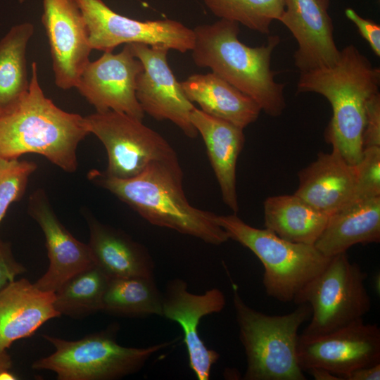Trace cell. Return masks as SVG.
<instances>
[{
	"mask_svg": "<svg viewBox=\"0 0 380 380\" xmlns=\"http://www.w3.org/2000/svg\"><path fill=\"white\" fill-rule=\"evenodd\" d=\"M379 86L380 69L353 44L341 50L334 65L301 72L298 79V92L317 93L329 102L332 117L325 139L351 165L362 158L365 105Z\"/></svg>",
	"mask_w": 380,
	"mask_h": 380,
	"instance_id": "cell-4",
	"label": "cell"
},
{
	"mask_svg": "<svg viewBox=\"0 0 380 380\" xmlns=\"http://www.w3.org/2000/svg\"><path fill=\"white\" fill-rule=\"evenodd\" d=\"M233 305L246 357L245 380H305L297 357L298 329L311 315L308 304L290 313L269 315L248 304L233 284Z\"/></svg>",
	"mask_w": 380,
	"mask_h": 380,
	"instance_id": "cell-5",
	"label": "cell"
},
{
	"mask_svg": "<svg viewBox=\"0 0 380 380\" xmlns=\"http://www.w3.org/2000/svg\"><path fill=\"white\" fill-rule=\"evenodd\" d=\"M12 362L7 352L0 353V373L3 371L11 369Z\"/></svg>",
	"mask_w": 380,
	"mask_h": 380,
	"instance_id": "cell-36",
	"label": "cell"
},
{
	"mask_svg": "<svg viewBox=\"0 0 380 380\" xmlns=\"http://www.w3.org/2000/svg\"><path fill=\"white\" fill-rule=\"evenodd\" d=\"M89 134L84 117L62 110L45 96L33 62L28 91L0 115V157L37 153L72 173L78 167L77 146Z\"/></svg>",
	"mask_w": 380,
	"mask_h": 380,
	"instance_id": "cell-2",
	"label": "cell"
},
{
	"mask_svg": "<svg viewBox=\"0 0 380 380\" xmlns=\"http://www.w3.org/2000/svg\"><path fill=\"white\" fill-rule=\"evenodd\" d=\"M380 241V196L346 205L331 215L315 246L331 258L358 243Z\"/></svg>",
	"mask_w": 380,
	"mask_h": 380,
	"instance_id": "cell-22",
	"label": "cell"
},
{
	"mask_svg": "<svg viewBox=\"0 0 380 380\" xmlns=\"http://www.w3.org/2000/svg\"><path fill=\"white\" fill-rule=\"evenodd\" d=\"M143 69L127 44L119 53L103 52L96 61H89L75 88L96 112L113 110L142 120L145 113L137 100L136 87Z\"/></svg>",
	"mask_w": 380,
	"mask_h": 380,
	"instance_id": "cell-12",
	"label": "cell"
},
{
	"mask_svg": "<svg viewBox=\"0 0 380 380\" xmlns=\"http://www.w3.org/2000/svg\"><path fill=\"white\" fill-rule=\"evenodd\" d=\"M129 317L163 316V296L154 277L110 278L102 310Z\"/></svg>",
	"mask_w": 380,
	"mask_h": 380,
	"instance_id": "cell-26",
	"label": "cell"
},
{
	"mask_svg": "<svg viewBox=\"0 0 380 380\" xmlns=\"http://www.w3.org/2000/svg\"><path fill=\"white\" fill-rule=\"evenodd\" d=\"M362 145L363 149L373 146H380L379 92L371 96L366 102Z\"/></svg>",
	"mask_w": 380,
	"mask_h": 380,
	"instance_id": "cell-31",
	"label": "cell"
},
{
	"mask_svg": "<svg viewBox=\"0 0 380 380\" xmlns=\"http://www.w3.org/2000/svg\"><path fill=\"white\" fill-rule=\"evenodd\" d=\"M304 372L308 373L316 380H341L339 376L323 368L310 367Z\"/></svg>",
	"mask_w": 380,
	"mask_h": 380,
	"instance_id": "cell-35",
	"label": "cell"
},
{
	"mask_svg": "<svg viewBox=\"0 0 380 380\" xmlns=\"http://www.w3.org/2000/svg\"><path fill=\"white\" fill-rule=\"evenodd\" d=\"M46 34L56 86L75 88L92 49L84 17L76 0H43Z\"/></svg>",
	"mask_w": 380,
	"mask_h": 380,
	"instance_id": "cell-14",
	"label": "cell"
},
{
	"mask_svg": "<svg viewBox=\"0 0 380 380\" xmlns=\"http://www.w3.org/2000/svg\"><path fill=\"white\" fill-rule=\"evenodd\" d=\"M239 25L220 19L196 27L193 61L248 95L268 115L278 117L286 107L284 84L275 80L271 58L280 39L272 35L262 46H247L239 39Z\"/></svg>",
	"mask_w": 380,
	"mask_h": 380,
	"instance_id": "cell-3",
	"label": "cell"
},
{
	"mask_svg": "<svg viewBox=\"0 0 380 380\" xmlns=\"http://www.w3.org/2000/svg\"><path fill=\"white\" fill-rule=\"evenodd\" d=\"M346 17L357 27L359 33L369 44L376 56H380V26L373 20L360 16L355 10L348 8Z\"/></svg>",
	"mask_w": 380,
	"mask_h": 380,
	"instance_id": "cell-32",
	"label": "cell"
},
{
	"mask_svg": "<svg viewBox=\"0 0 380 380\" xmlns=\"http://www.w3.org/2000/svg\"><path fill=\"white\" fill-rule=\"evenodd\" d=\"M329 5V0H285L279 21L297 42L293 58L300 73L331 67L339 58Z\"/></svg>",
	"mask_w": 380,
	"mask_h": 380,
	"instance_id": "cell-16",
	"label": "cell"
},
{
	"mask_svg": "<svg viewBox=\"0 0 380 380\" xmlns=\"http://www.w3.org/2000/svg\"><path fill=\"white\" fill-rule=\"evenodd\" d=\"M37 165L19 158L0 157V223L9 206L24 195L28 180Z\"/></svg>",
	"mask_w": 380,
	"mask_h": 380,
	"instance_id": "cell-29",
	"label": "cell"
},
{
	"mask_svg": "<svg viewBox=\"0 0 380 380\" xmlns=\"http://www.w3.org/2000/svg\"><path fill=\"white\" fill-rule=\"evenodd\" d=\"M54 299V292L41 290L25 278L6 284L0 290V353L60 317Z\"/></svg>",
	"mask_w": 380,
	"mask_h": 380,
	"instance_id": "cell-18",
	"label": "cell"
},
{
	"mask_svg": "<svg viewBox=\"0 0 380 380\" xmlns=\"http://www.w3.org/2000/svg\"><path fill=\"white\" fill-rule=\"evenodd\" d=\"M341 380H379L380 362L359 367L341 376Z\"/></svg>",
	"mask_w": 380,
	"mask_h": 380,
	"instance_id": "cell-34",
	"label": "cell"
},
{
	"mask_svg": "<svg viewBox=\"0 0 380 380\" xmlns=\"http://www.w3.org/2000/svg\"><path fill=\"white\" fill-rule=\"evenodd\" d=\"M88 131L104 146L108 166L106 176L127 179L141 172L155 161L179 163L169 142L146 126L141 120L124 113L108 110L84 117Z\"/></svg>",
	"mask_w": 380,
	"mask_h": 380,
	"instance_id": "cell-9",
	"label": "cell"
},
{
	"mask_svg": "<svg viewBox=\"0 0 380 380\" xmlns=\"http://www.w3.org/2000/svg\"><path fill=\"white\" fill-rule=\"evenodd\" d=\"M163 296V317L177 322L184 334L189 365L198 380H208L212 367L220 354L208 348L198 334L201 319L221 312L226 305L224 293L217 288L202 294L188 291L187 283L181 279L167 281Z\"/></svg>",
	"mask_w": 380,
	"mask_h": 380,
	"instance_id": "cell-15",
	"label": "cell"
},
{
	"mask_svg": "<svg viewBox=\"0 0 380 380\" xmlns=\"http://www.w3.org/2000/svg\"><path fill=\"white\" fill-rule=\"evenodd\" d=\"M217 223L232 239L248 248L264 267L266 293L283 303L292 302L300 290L327 265L331 258L314 245L293 243L270 230L253 227L236 213L217 215Z\"/></svg>",
	"mask_w": 380,
	"mask_h": 380,
	"instance_id": "cell-6",
	"label": "cell"
},
{
	"mask_svg": "<svg viewBox=\"0 0 380 380\" xmlns=\"http://www.w3.org/2000/svg\"><path fill=\"white\" fill-rule=\"evenodd\" d=\"M366 278L367 274L350 261L346 252L331 257L293 300L311 308L310 322L299 336L317 337L363 320L372 308Z\"/></svg>",
	"mask_w": 380,
	"mask_h": 380,
	"instance_id": "cell-8",
	"label": "cell"
},
{
	"mask_svg": "<svg viewBox=\"0 0 380 380\" xmlns=\"http://www.w3.org/2000/svg\"><path fill=\"white\" fill-rule=\"evenodd\" d=\"M208 9L220 19L242 24L245 27L269 34L274 20H279L285 0H203Z\"/></svg>",
	"mask_w": 380,
	"mask_h": 380,
	"instance_id": "cell-28",
	"label": "cell"
},
{
	"mask_svg": "<svg viewBox=\"0 0 380 380\" xmlns=\"http://www.w3.org/2000/svg\"><path fill=\"white\" fill-rule=\"evenodd\" d=\"M181 85L201 110L242 129L256 121L261 111L254 100L213 72L191 75Z\"/></svg>",
	"mask_w": 380,
	"mask_h": 380,
	"instance_id": "cell-23",
	"label": "cell"
},
{
	"mask_svg": "<svg viewBox=\"0 0 380 380\" xmlns=\"http://www.w3.org/2000/svg\"><path fill=\"white\" fill-rule=\"evenodd\" d=\"M263 208L265 228L297 243L315 245L329 219L295 194L270 196Z\"/></svg>",
	"mask_w": 380,
	"mask_h": 380,
	"instance_id": "cell-24",
	"label": "cell"
},
{
	"mask_svg": "<svg viewBox=\"0 0 380 380\" xmlns=\"http://www.w3.org/2000/svg\"><path fill=\"white\" fill-rule=\"evenodd\" d=\"M34 26L13 25L0 40V115L13 107L29 89L26 52Z\"/></svg>",
	"mask_w": 380,
	"mask_h": 380,
	"instance_id": "cell-25",
	"label": "cell"
},
{
	"mask_svg": "<svg viewBox=\"0 0 380 380\" xmlns=\"http://www.w3.org/2000/svg\"><path fill=\"white\" fill-rule=\"evenodd\" d=\"M294 193L329 217L345 207L353 194L356 166L348 163L339 150L319 153L317 159L298 174Z\"/></svg>",
	"mask_w": 380,
	"mask_h": 380,
	"instance_id": "cell-19",
	"label": "cell"
},
{
	"mask_svg": "<svg viewBox=\"0 0 380 380\" xmlns=\"http://www.w3.org/2000/svg\"><path fill=\"white\" fill-rule=\"evenodd\" d=\"M116 327L77 341L50 335L43 337L55 348L34 361L32 368L51 371L59 380H115L140 371L151 357L173 341L145 348L125 347L116 341Z\"/></svg>",
	"mask_w": 380,
	"mask_h": 380,
	"instance_id": "cell-7",
	"label": "cell"
},
{
	"mask_svg": "<svg viewBox=\"0 0 380 380\" xmlns=\"http://www.w3.org/2000/svg\"><path fill=\"white\" fill-rule=\"evenodd\" d=\"M28 213L44 234L49 259L46 272L34 283L37 288L55 292L71 277L95 265L88 245L62 224L43 189L30 195Z\"/></svg>",
	"mask_w": 380,
	"mask_h": 380,
	"instance_id": "cell-17",
	"label": "cell"
},
{
	"mask_svg": "<svg viewBox=\"0 0 380 380\" xmlns=\"http://www.w3.org/2000/svg\"><path fill=\"white\" fill-rule=\"evenodd\" d=\"M355 166V188L346 205L380 196V146L364 148L362 158Z\"/></svg>",
	"mask_w": 380,
	"mask_h": 380,
	"instance_id": "cell-30",
	"label": "cell"
},
{
	"mask_svg": "<svg viewBox=\"0 0 380 380\" xmlns=\"http://www.w3.org/2000/svg\"><path fill=\"white\" fill-rule=\"evenodd\" d=\"M20 3H23L25 0H19Z\"/></svg>",
	"mask_w": 380,
	"mask_h": 380,
	"instance_id": "cell-37",
	"label": "cell"
},
{
	"mask_svg": "<svg viewBox=\"0 0 380 380\" xmlns=\"http://www.w3.org/2000/svg\"><path fill=\"white\" fill-rule=\"evenodd\" d=\"M129 45L144 67L136 87L137 98L144 113L157 120H170L187 137L195 138L198 132L190 120L195 106L186 96L181 82L168 64L169 49L141 43Z\"/></svg>",
	"mask_w": 380,
	"mask_h": 380,
	"instance_id": "cell-11",
	"label": "cell"
},
{
	"mask_svg": "<svg viewBox=\"0 0 380 380\" xmlns=\"http://www.w3.org/2000/svg\"><path fill=\"white\" fill-rule=\"evenodd\" d=\"M110 277L94 265L68 279L55 292L54 307L60 315L82 318L102 310Z\"/></svg>",
	"mask_w": 380,
	"mask_h": 380,
	"instance_id": "cell-27",
	"label": "cell"
},
{
	"mask_svg": "<svg viewBox=\"0 0 380 380\" xmlns=\"http://www.w3.org/2000/svg\"><path fill=\"white\" fill-rule=\"evenodd\" d=\"M87 220L94 263L110 278L154 277V262L145 246L92 216Z\"/></svg>",
	"mask_w": 380,
	"mask_h": 380,
	"instance_id": "cell-21",
	"label": "cell"
},
{
	"mask_svg": "<svg viewBox=\"0 0 380 380\" xmlns=\"http://www.w3.org/2000/svg\"><path fill=\"white\" fill-rule=\"evenodd\" d=\"M89 177L151 224L215 246L229 239L217 223V215L189 203L183 189L179 162L155 161L127 179L110 177L98 170L89 172Z\"/></svg>",
	"mask_w": 380,
	"mask_h": 380,
	"instance_id": "cell-1",
	"label": "cell"
},
{
	"mask_svg": "<svg viewBox=\"0 0 380 380\" xmlns=\"http://www.w3.org/2000/svg\"><path fill=\"white\" fill-rule=\"evenodd\" d=\"M87 23L93 49L111 52L120 44H145L181 53L191 51L194 32L171 20L141 21L113 11L103 0H76Z\"/></svg>",
	"mask_w": 380,
	"mask_h": 380,
	"instance_id": "cell-10",
	"label": "cell"
},
{
	"mask_svg": "<svg viewBox=\"0 0 380 380\" xmlns=\"http://www.w3.org/2000/svg\"><path fill=\"white\" fill-rule=\"evenodd\" d=\"M297 357L303 372L319 367L341 378L359 367L380 362V329L360 320L317 337L299 336Z\"/></svg>",
	"mask_w": 380,
	"mask_h": 380,
	"instance_id": "cell-13",
	"label": "cell"
},
{
	"mask_svg": "<svg viewBox=\"0 0 380 380\" xmlns=\"http://www.w3.org/2000/svg\"><path fill=\"white\" fill-rule=\"evenodd\" d=\"M190 120L205 143L222 201L236 214V163L245 142L243 129L196 107L191 112Z\"/></svg>",
	"mask_w": 380,
	"mask_h": 380,
	"instance_id": "cell-20",
	"label": "cell"
},
{
	"mask_svg": "<svg viewBox=\"0 0 380 380\" xmlns=\"http://www.w3.org/2000/svg\"><path fill=\"white\" fill-rule=\"evenodd\" d=\"M25 271V267L14 258L11 244L0 241V290Z\"/></svg>",
	"mask_w": 380,
	"mask_h": 380,
	"instance_id": "cell-33",
	"label": "cell"
}]
</instances>
